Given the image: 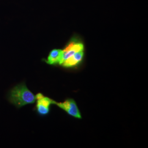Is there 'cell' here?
I'll return each mask as SVG.
<instances>
[{
    "instance_id": "1",
    "label": "cell",
    "mask_w": 148,
    "mask_h": 148,
    "mask_svg": "<svg viewBox=\"0 0 148 148\" xmlns=\"http://www.w3.org/2000/svg\"><path fill=\"white\" fill-rule=\"evenodd\" d=\"M9 99L17 108L34 104L36 101V95L28 89L24 83L15 86L11 90Z\"/></svg>"
},
{
    "instance_id": "2",
    "label": "cell",
    "mask_w": 148,
    "mask_h": 148,
    "mask_svg": "<svg viewBox=\"0 0 148 148\" xmlns=\"http://www.w3.org/2000/svg\"><path fill=\"white\" fill-rule=\"evenodd\" d=\"M82 51H85L84 42L79 37H72L63 49V58L60 65L64 61L71 57L75 53Z\"/></svg>"
},
{
    "instance_id": "4",
    "label": "cell",
    "mask_w": 148,
    "mask_h": 148,
    "mask_svg": "<svg viewBox=\"0 0 148 148\" xmlns=\"http://www.w3.org/2000/svg\"><path fill=\"white\" fill-rule=\"evenodd\" d=\"M36 101L37 113L41 116L48 115L50 112L51 106L53 104V99L38 93L36 95Z\"/></svg>"
},
{
    "instance_id": "3",
    "label": "cell",
    "mask_w": 148,
    "mask_h": 148,
    "mask_svg": "<svg viewBox=\"0 0 148 148\" xmlns=\"http://www.w3.org/2000/svg\"><path fill=\"white\" fill-rule=\"evenodd\" d=\"M53 104L58 106L59 108L65 111L69 115L74 118L81 119V114L76 101L72 98L66 99L63 102H57L53 100Z\"/></svg>"
},
{
    "instance_id": "6",
    "label": "cell",
    "mask_w": 148,
    "mask_h": 148,
    "mask_svg": "<svg viewBox=\"0 0 148 148\" xmlns=\"http://www.w3.org/2000/svg\"><path fill=\"white\" fill-rule=\"evenodd\" d=\"M63 58V49H53L48 54L47 58L45 60L46 63L51 65H60Z\"/></svg>"
},
{
    "instance_id": "5",
    "label": "cell",
    "mask_w": 148,
    "mask_h": 148,
    "mask_svg": "<svg viewBox=\"0 0 148 148\" xmlns=\"http://www.w3.org/2000/svg\"><path fill=\"white\" fill-rule=\"evenodd\" d=\"M85 51H79L75 53L71 57L67 59L61 64L64 68H75L79 66L84 60Z\"/></svg>"
}]
</instances>
